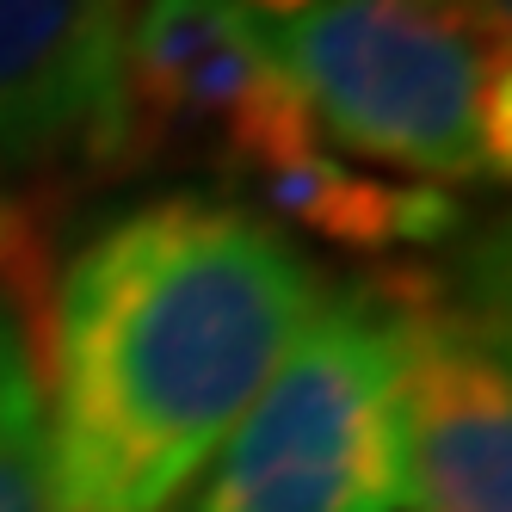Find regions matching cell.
<instances>
[{
  "label": "cell",
  "instance_id": "1",
  "mask_svg": "<svg viewBox=\"0 0 512 512\" xmlns=\"http://www.w3.org/2000/svg\"><path fill=\"white\" fill-rule=\"evenodd\" d=\"M321 290L309 253L235 192H161L105 216L44 303L68 512H173Z\"/></svg>",
  "mask_w": 512,
  "mask_h": 512
},
{
  "label": "cell",
  "instance_id": "2",
  "mask_svg": "<svg viewBox=\"0 0 512 512\" xmlns=\"http://www.w3.org/2000/svg\"><path fill=\"white\" fill-rule=\"evenodd\" d=\"M297 87L321 142L414 186H500L512 161L506 38L451 0H229Z\"/></svg>",
  "mask_w": 512,
  "mask_h": 512
},
{
  "label": "cell",
  "instance_id": "3",
  "mask_svg": "<svg viewBox=\"0 0 512 512\" xmlns=\"http://www.w3.org/2000/svg\"><path fill=\"white\" fill-rule=\"evenodd\" d=\"M395 303L383 278L321 290L241 426L198 475L192 512H401Z\"/></svg>",
  "mask_w": 512,
  "mask_h": 512
},
{
  "label": "cell",
  "instance_id": "4",
  "mask_svg": "<svg viewBox=\"0 0 512 512\" xmlns=\"http://www.w3.org/2000/svg\"><path fill=\"white\" fill-rule=\"evenodd\" d=\"M377 278L401 340V506L512 512V346L500 272L469 253L457 266H389Z\"/></svg>",
  "mask_w": 512,
  "mask_h": 512
},
{
  "label": "cell",
  "instance_id": "5",
  "mask_svg": "<svg viewBox=\"0 0 512 512\" xmlns=\"http://www.w3.org/2000/svg\"><path fill=\"white\" fill-rule=\"evenodd\" d=\"M315 142L297 87L229 0H136L112 167L192 161L229 186H260Z\"/></svg>",
  "mask_w": 512,
  "mask_h": 512
},
{
  "label": "cell",
  "instance_id": "6",
  "mask_svg": "<svg viewBox=\"0 0 512 512\" xmlns=\"http://www.w3.org/2000/svg\"><path fill=\"white\" fill-rule=\"evenodd\" d=\"M136 0H0V167H112Z\"/></svg>",
  "mask_w": 512,
  "mask_h": 512
},
{
  "label": "cell",
  "instance_id": "7",
  "mask_svg": "<svg viewBox=\"0 0 512 512\" xmlns=\"http://www.w3.org/2000/svg\"><path fill=\"white\" fill-rule=\"evenodd\" d=\"M247 204L272 216L278 229H303L315 241H334L346 253H395V247H445L463 229L457 192L438 186H395V179L352 167L327 142L303 149L266 173L260 186H247Z\"/></svg>",
  "mask_w": 512,
  "mask_h": 512
},
{
  "label": "cell",
  "instance_id": "8",
  "mask_svg": "<svg viewBox=\"0 0 512 512\" xmlns=\"http://www.w3.org/2000/svg\"><path fill=\"white\" fill-rule=\"evenodd\" d=\"M44 272L0 278V512H68L44 401Z\"/></svg>",
  "mask_w": 512,
  "mask_h": 512
},
{
  "label": "cell",
  "instance_id": "9",
  "mask_svg": "<svg viewBox=\"0 0 512 512\" xmlns=\"http://www.w3.org/2000/svg\"><path fill=\"white\" fill-rule=\"evenodd\" d=\"M25 272H44L38 260V235L19 216V204L0 192V278H25Z\"/></svg>",
  "mask_w": 512,
  "mask_h": 512
}]
</instances>
